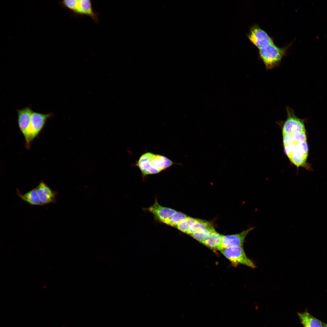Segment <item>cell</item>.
Returning a JSON list of instances; mask_svg holds the SVG:
<instances>
[{"instance_id": "5b68a950", "label": "cell", "mask_w": 327, "mask_h": 327, "mask_svg": "<svg viewBox=\"0 0 327 327\" xmlns=\"http://www.w3.org/2000/svg\"><path fill=\"white\" fill-rule=\"evenodd\" d=\"M52 116L53 114L51 113L44 114L33 111L28 138L26 140L28 146L42 129L47 120Z\"/></svg>"}, {"instance_id": "9c48e42d", "label": "cell", "mask_w": 327, "mask_h": 327, "mask_svg": "<svg viewBox=\"0 0 327 327\" xmlns=\"http://www.w3.org/2000/svg\"><path fill=\"white\" fill-rule=\"evenodd\" d=\"M41 202L44 206L52 203H57L56 197L58 192L52 190L43 181L41 182L35 187Z\"/></svg>"}, {"instance_id": "4fadbf2b", "label": "cell", "mask_w": 327, "mask_h": 327, "mask_svg": "<svg viewBox=\"0 0 327 327\" xmlns=\"http://www.w3.org/2000/svg\"><path fill=\"white\" fill-rule=\"evenodd\" d=\"M222 236L215 231L207 239L201 243L213 250H219Z\"/></svg>"}, {"instance_id": "52a82bcc", "label": "cell", "mask_w": 327, "mask_h": 327, "mask_svg": "<svg viewBox=\"0 0 327 327\" xmlns=\"http://www.w3.org/2000/svg\"><path fill=\"white\" fill-rule=\"evenodd\" d=\"M253 229L254 227H251L237 234L223 235L219 250L228 248L243 246L246 236Z\"/></svg>"}, {"instance_id": "30bf717a", "label": "cell", "mask_w": 327, "mask_h": 327, "mask_svg": "<svg viewBox=\"0 0 327 327\" xmlns=\"http://www.w3.org/2000/svg\"><path fill=\"white\" fill-rule=\"evenodd\" d=\"M147 209L153 214L156 219L164 223L176 212L173 209L160 205L156 199L154 204Z\"/></svg>"}, {"instance_id": "7a4b0ae2", "label": "cell", "mask_w": 327, "mask_h": 327, "mask_svg": "<svg viewBox=\"0 0 327 327\" xmlns=\"http://www.w3.org/2000/svg\"><path fill=\"white\" fill-rule=\"evenodd\" d=\"M59 3L75 15L87 16L96 23L99 22L98 14L93 9L91 0H64L60 1Z\"/></svg>"}, {"instance_id": "5bb4252c", "label": "cell", "mask_w": 327, "mask_h": 327, "mask_svg": "<svg viewBox=\"0 0 327 327\" xmlns=\"http://www.w3.org/2000/svg\"><path fill=\"white\" fill-rule=\"evenodd\" d=\"M214 228L211 223L209 221L201 219H196L194 223L190 228L187 234L190 235L200 230Z\"/></svg>"}, {"instance_id": "2e32d148", "label": "cell", "mask_w": 327, "mask_h": 327, "mask_svg": "<svg viewBox=\"0 0 327 327\" xmlns=\"http://www.w3.org/2000/svg\"><path fill=\"white\" fill-rule=\"evenodd\" d=\"M188 217L183 213L176 211L164 223L175 227L179 223Z\"/></svg>"}, {"instance_id": "7c38bea8", "label": "cell", "mask_w": 327, "mask_h": 327, "mask_svg": "<svg viewBox=\"0 0 327 327\" xmlns=\"http://www.w3.org/2000/svg\"><path fill=\"white\" fill-rule=\"evenodd\" d=\"M300 322L304 327H323V322L313 317L307 311L298 313Z\"/></svg>"}, {"instance_id": "9a60e30c", "label": "cell", "mask_w": 327, "mask_h": 327, "mask_svg": "<svg viewBox=\"0 0 327 327\" xmlns=\"http://www.w3.org/2000/svg\"><path fill=\"white\" fill-rule=\"evenodd\" d=\"M215 231L214 228L207 229L196 232L190 235L194 239L201 243L207 239L211 234Z\"/></svg>"}, {"instance_id": "3957f363", "label": "cell", "mask_w": 327, "mask_h": 327, "mask_svg": "<svg viewBox=\"0 0 327 327\" xmlns=\"http://www.w3.org/2000/svg\"><path fill=\"white\" fill-rule=\"evenodd\" d=\"M286 49V47L279 48L274 44L259 50L260 57L267 69H272L279 64Z\"/></svg>"}, {"instance_id": "277c9868", "label": "cell", "mask_w": 327, "mask_h": 327, "mask_svg": "<svg viewBox=\"0 0 327 327\" xmlns=\"http://www.w3.org/2000/svg\"><path fill=\"white\" fill-rule=\"evenodd\" d=\"M220 251L235 267L241 264L252 269L256 267V265L253 261L246 256L243 246L227 248L221 250Z\"/></svg>"}, {"instance_id": "8992f818", "label": "cell", "mask_w": 327, "mask_h": 327, "mask_svg": "<svg viewBox=\"0 0 327 327\" xmlns=\"http://www.w3.org/2000/svg\"><path fill=\"white\" fill-rule=\"evenodd\" d=\"M247 37L250 41L259 50L274 44L272 39L267 33L257 25L251 28Z\"/></svg>"}, {"instance_id": "e0dca14e", "label": "cell", "mask_w": 327, "mask_h": 327, "mask_svg": "<svg viewBox=\"0 0 327 327\" xmlns=\"http://www.w3.org/2000/svg\"><path fill=\"white\" fill-rule=\"evenodd\" d=\"M195 220L196 219L188 216L179 223L175 228H177L181 231L187 234L190 228L194 223Z\"/></svg>"}, {"instance_id": "8fae6325", "label": "cell", "mask_w": 327, "mask_h": 327, "mask_svg": "<svg viewBox=\"0 0 327 327\" xmlns=\"http://www.w3.org/2000/svg\"><path fill=\"white\" fill-rule=\"evenodd\" d=\"M17 195L23 200L32 206H44L38 196L35 188L27 193L21 194L19 190L16 189Z\"/></svg>"}, {"instance_id": "ac0fdd59", "label": "cell", "mask_w": 327, "mask_h": 327, "mask_svg": "<svg viewBox=\"0 0 327 327\" xmlns=\"http://www.w3.org/2000/svg\"><path fill=\"white\" fill-rule=\"evenodd\" d=\"M323 327H327V323H323Z\"/></svg>"}, {"instance_id": "6da1fadb", "label": "cell", "mask_w": 327, "mask_h": 327, "mask_svg": "<svg viewBox=\"0 0 327 327\" xmlns=\"http://www.w3.org/2000/svg\"><path fill=\"white\" fill-rule=\"evenodd\" d=\"M177 164L163 155L150 152L142 154L136 162V165L143 176L158 173L173 164Z\"/></svg>"}, {"instance_id": "ba28073f", "label": "cell", "mask_w": 327, "mask_h": 327, "mask_svg": "<svg viewBox=\"0 0 327 327\" xmlns=\"http://www.w3.org/2000/svg\"><path fill=\"white\" fill-rule=\"evenodd\" d=\"M16 111L18 127L26 140L28 138L31 116L33 111L29 107Z\"/></svg>"}]
</instances>
